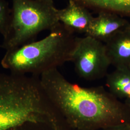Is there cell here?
<instances>
[{
    "instance_id": "1",
    "label": "cell",
    "mask_w": 130,
    "mask_h": 130,
    "mask_svg": "<svg viewBox=\"0 0 130 130\" xmlns=\"http://www.w3.org/2000/svg\"><path fill=\"white\" fill-rule=\"evenodd\" d=\"M53 105L71 125L83 130L126 124L130 110L102 86L84 87L69 81L57 69L40 76Z\"/></svg>"
},
{
    "instance_id": "2",
    "label": "cell",
    "mask_w": 130,
    "mask_h": 130,
    "mask_svg": "<svg viewBox=\"0 0 130 130\" xmlns=\"http://www.w3.org/2000/svg\"><path fill=\"white\" fill-rule=\"evenodd\" d=\"M45 37L6 51L2 66L15 74L40 76L70 61L76 37L61 23Z\"/></svg>"
},
{
    "instance_id": "3",
    "label": "cell",
    "mask_w": 130,
    "mask_h": 130,
    "mask_svg": "<svg viewBox=\"0 0 130 130\" xmlns=\"http://www.w3.org/2000/svg\"><path fill=\"white\" fill-rule=\"evenodd\" d=\"M11 18L0 47L6 51L34 41L38 34L60 22L54 3L40 0H12Z\"/></svg>"
},
{
    "instance_id": "4",
    "label": "cell",
    "mask_w": 130,
    "mask_h": 130,
    "mask_svg": "<svg viewBox=\"0 0 130 130\" xmlns=\"http://www.w3.org/2000/svg\"><path fill=\"white\" fill-rule=\"evenodd\" d=\"M70 62L79 76L89 80L107 76L111 65L105 44L87 35L76 37Z\"/></svg>"
},
{
    "instance_id": "5",
    "label": "cell",
    "mask_w": 130,
    "mask_h": 130,
    "mask_svg": "<svg viewBox=\"0 0 130 130\" xmlns=\"http://www.w3.org/2000/svg\"><path fill=\"white\" fill-rule=\"evenodd\" d=\"M130 25L128 20L120 15L100 12L94 17L85 35L106 43L118 33L129 28Z\"/></svg>"
},
{
    "instance_id": "6",
    "label": "cell",
    "mask_w": 130,
    "mask_h": 130,
    "mask_svg": "<svg viewBox=\"0 0 130 130\" xmlns=\"http://www.w3.org/2000/svg\"><path fill=\"white\" fill-rule=\"evenodd\" d=\"M59 22L72 32L86 33L94 17L88 9L75 2L69 0L65 8L58 9Z\"/></svg>"
},
{
    "instance_id": "7",
    "label": "cell",
    "mask_w": 130,
    "mask_h": 130,
    "mask_svg": "<svg viewBox=\"0 0 130 130\" xmlns=\"http://www.w3.org/2000/svg\"><path fill=\"white\" fill-rule=\"evenodd\" d=\"M111 65L116 68L130 66V30L118 33L105 43Z\"/></svg>"
},
{
    "instance_id": "8",
    "label": "cell",
    "mask_w": 130,
    "mask_h": 130,
    "mask_svg": "<svg viewBox=\"0 0 130 130\" xmlns=\"http://www.w3.org/2000/svg\"><path fill=\"white\" fill-rule=\"evenodd\" d=\"M106 85L109 92L118 99H130V69L117 68L107 74Z\"/></svg>"
},
{
    "instance_id": "9",
    "label": "cell",
    "mask_w": 130,
    "mask_h": 130,
    "mask_svg": "<svg viewBox=\"0 0 130 130\" xmlns=\"http://www.w3.org/2000/svg\"><path fill=\"white\" fill-rule=\"evenodd\" d=\"M88 9L130 17V0H74Z\"/></svg>"
},
{
    "instance_id": "10",
    "label": "cell",
    "mask_w": 130,
    "mask_h": 130,
    "mask_svg": "<svg viewBox=\"0 0 130 130\" xmlns=\"http://www.w3.org/2000/svg\"><path fill=\"white\" fill-rule=\"evenodd\" d=\"M12 9L5 0H0V33L4 37L7 32L11 18Z\"/></svg>"
},
{
    "instance_id": "11",
    "label": "cell",
    "mask_w": 130,
    "mask_h": 130,
    "mask_svg": "<svg viewBox=\"0 0 130 130\" xmlns=\"http://www.w3.org/2000/svg\"><path fill=\"white\" fill-rule=\"evenodd\" d=\"M109 129L108 130H130V127L129 125L119 124L117 125L111 126L109 127Z\"/></svg>"
},
{
    "instance_id": "12",
    "label": "cell",
    "mask_w": 130,
    "mask_h": 130,
    "mask_svg": "<svg viewBox=\"0 0 130 130\" xmlns=\"http://www.w3.org/2000/svg\"><path fill=\"white\" fill-rule=\"evenodd\" d=\"M124 103H125L126 106L128 107V108L130 110V99H128L125 100Z\"/></svg>"
},
{
    "instance_id": "13",
    "label": "cell",
    "mask_w": 130,
    "mask_h": 130,
    "mask_svg": "<svg viewBox=\"0 0 130 130\" xmlns=\"http://www.w3.org/2000/svg\"><path fill=\"white\" fill-rule=\"evenodd\" d=\"M45 2H48V3H54V0H40Z\"/></svg>"
},
{
    "instance_id": "14",
    "label": "cell",
    "mask_w": 130,
    "mask_h": 130,
    "mask_svg": "<svg viewBox=\"0 0 130 130\" xmlns=\"http://www.w3.org/2000/svg\"><path fill=\"white\" fill-rule=\"evenodd\" d=\"M129 29L130 30V26H129Z\"/></svg>"
},
{
    "instance_id": "15",
    "label": "cell",
    "mask_w": 130,
    "mask_h": 130,
    "mask_svg": "<svg viewBox=\"0 0 130 130\" xmlns=\"http://www.w3.org/2000/svg\"><path fill=\"white\" fill-rule=\"evenodd\" d=\"M129 68H130V66H129Z\"/></svg>"
}]
</instances>
